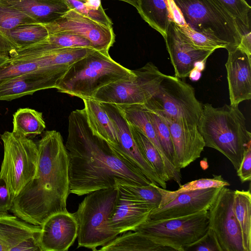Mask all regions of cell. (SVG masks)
I'll return each instance as SVG.
<instances>
[{
  "instance_id": "17",
  "label": "cell",
  "mask_w": 251,
  "mask_h": 251,
  "mask_svg": "<svg viewBox=\"0 0 251 251\" xmlns=\"http://www.w3.org/2000/svg\"><path fill=\"white\" fill-rule=\"evenodd\" d=\"M41 226L7 213H0V251H40Z\"/></svg>"
},
{
  "instance_id": "27",
  "label": "cell",
  "mask_w": 251,
  "mask_h": 251,
  "mask_svg": "<svg viewBox=\"0 0 251 251\" xmlns=\"http://www.w3.org/2000/svg\"><path fill=\"white\" fill-rule=\"evenodd\" d=\"M100 251H158L173 250L155 242L149 235L139 231H128L98 250Z\"/></svg>"
},
{
  "instance_id": "8",
  "label": "cell",
  "mask_w": 251,
  "mask_h": 251,
  "mask_svg": "<svg viewBox=\"0 0 251 251\" xmlns=\"http://www.w3.org/2000/svg\"><path fill=\"white\" fill-rule=\"evenodd\" d=\"M142 105L159 116L196 125L202 110V104L196 98L191 85L165 74L157 92Z\"/></svg>"
},
{
  "instance_id": "6",
  "label": "cell",
  "mask_w": 251,
  "mask_h": 251,
  "mask_svg": "<svg viewBox=\"0 0 251 251\" xmlns=\"http://www.w3.org/2000/svg\"><path fill=\"white\" fill-rule=\"evenodd\" d=\"M119 196L115 188L100 189L87 194L74 213L78 226V248L93 251L119 235L109 227L108 219Z\"/></svg>"
},
{
  "instance_id": "24",
  "label": "cell",
  "mask_w": 251,
  "mask_h": 251,
  "mask_svg": "<svg viewBox=\"0 0 251 251\" xmlns=\"http://www.w3.org/2000/svg\"><path fill=\"white\" fill-rule=\"evenodd\" d=\"M0 2L26 13L38 23L43 24L54 21L70 9L65 0H0Z\"/></svg>"
},
{
  "instance_id": "42",
  "label": "cell",
  "mask_w": 251,
  "mask_h": 251,
  "mask_svg": "<svg viewBox=\"0 0 251 251\" xmlns=\"http://www.w3.org/2000/svg\"><path fill=\"white\" fill-rule=\"evenodd\" d=\"M17 49V46L12 40L0 34V53L10 56Z\"/></svg>"
},
{
  "instance_id": "29",
  "label": "cell",
  "mask_w": 251,
  "mask_h": 251,
  "mask_svg": "<svg viewBox=\"0 0 251 251\" xmlns=\"http://www.w3.org/2000/svg\"><path fill=\"white\" fill-rule=\"evenodd\" d=\"M13 126L14 133L28 138L41 134L46 128L42 113L28 108H20L13 114Z\"/></svg>"
},
{
  "instance_id": "34",
  "label": "cell",
  "mask_w": 251,
  "mask_h": 251,
  "mask_svg": "<svg viewBox=\"0 0 251 251\" xmlns=\"http://www.w3.org/2000/svg\"><path fill=\"white\" fill-rule=\"evenodd\" d=\"M70 9L105 26L112 27V22L105 13L100 0H65Z\"/></svg>"
},
{
  "instance_id": "15",
  "label": "cell",
  "mask_w": 251,
  "mask_h": 251,
  "mask_svg": "<svg viewBox=\"0 0 251 251\" xmlns=\"http://www.w3.org/2000/svg\"><path fill=\"white\" fill-rule=\"evenodd\" d=\"M159 116L169 128L174 151L173 164L176 170L180 172L181 169L201 157L205 147L204 141L197 125Z\"/></svg>"
},
{
  "instance_id": "44",
  "label": "cell",
  "mask_w": 251,
  "mask_h": 251,
  "mask_svg": "<svg viewBox=\"0 0 251 251\" xmlns=\"http://www.w3.org/2000/svg\"><path fill=\"white\" fill-rule=\"evenodd\" d=\"M201 76V72L196 69H193L190 73L188 77L193 81L198 80Z\"/></svg>"
},
{
  "instance_id": "25",
  "label": "cell",
  "mask_w": 251,
  "mask_h": 251,
  "mask_svg": "<svg viewBox=\"0 0 251 251\" xmlns=\"http://www.w3.org/2000/svg\"><path fill=\"white\" fill-rule=\"evenodd\" d=\"M82 100L87 122L93 133L107 142L111 147L117 146L118 140L115 126L101 103L92 99Z\"/></svg>"
},
{
  "instance_id": "31",
  "label": "cell",
  "mask_w": 251,
  "mask_h": 251,
  "mask_svg": "<svg viewBox=\"0 0 251 251\" xmlns=\"http://www.w3.org/2000/svg\"><path fill=\"white\" fill-rule=\"evenodd\" d=\"M130 126L137 146L157 175L165 182L170 180L164 162L157 150L144 134L135 127L131 126Z\"/></svg>"
},
{
  "instance_id": "26",
  "label": "cell",
  "mask_w": 251,
  "mask_h": 251,
  "mask_svg": "<svg viewBox=\"0 0 251 251\" xmlns=\"http://www.w3.org/2000/svg\"><path fill=\"white\" fill-rule=\"evenodd\" d=\"M173 0H137V10L142 18L163 38L171 21Z\"/></svg>"
},
{
  "instance_id": "20",
  "label": "cell",
  "mask_w": 251,
  "mask_h": 251,
  "mask_svg": "<svg viewBox=\"0 0 251 251\" xmlns=\"http://www.w3.org/2000/svg\"><path fill=\"white\" fill-rule=\"evenodd\" d=\"M226 63L231 105L251 99V56L238 48H230Z\"/></svg>"
},
{
  "instance_id": "1",
  "label": "cell",
  "mask_w": 251,
  "mask_h": 251,
  "mask_svg": "<svg viewBox=\"0 0 251 251\" xmlns=\"http://www.w3.org/2000/svg\"><path fill=\"white\" fill-rule=\"evenodd\" d=\"M68 120L65 147L69 157L70 193L81 196L114 188L116 178L140 185L151 182L107 142L93 133L84 109L71 112Z\"/></svg>"
},
{
  "instance_id": "43",
  "label": "cell",
  "mask_w": 251,
  "mask_h": 251,
  "mask_svg": "<svg viewBox=\"0 0 251 251\" xmlns=\"http://www.w3.org/2000/svg\"><path fill=\"white\" fill-rule=\"evenodd\" d=\"M251 32L242 35L240 44L237 47L251 56Z\"/></svg>"
},
{
  "instance_id": "5",
  "label": "cell",
  "mask_w": 251,
  "mask_h": 251,
  "mask_svg": "<svg viewBox=\"0 0 251 251\" xmlns=\"http://www.w3.org/2000/svg\"><path fill=\"white\" fill-rule=\"evenodd\" d=\"M184 23L222 45L237 48L242 33L235 20L215 0H173Z\"/></svg>"
},
{
  "instance_id": "41",
  "label": "cell",
  "mask_w": 251,
  "mask_h": 251,
  "mask_svg": "<svg viewBox=\"0 0 251 251\" xmlns=\"http://www.w3.org/2000/svg\"><path fill=\"white\" fill-rule=\"evenodd\" d=\"M13 205L5 182L0 178V213H7Z\"/></svg>"
},
{
  "instance_id": "28",
  "label": "cell",
  "mask_w": 251,
  "mask_h": 251,
  "mask_svg": "<svg viewBox=\"0 0 251 251\" xmlns=\"http://www.w3.org/2000/svg\"><path fill=\"white\" fill-rule=\"evenodd\" d=\"M233 210L240 226L244 251H251V194L234 191Z\"/></svg>"
},
{
  "instance_id": "7",
  "label": "cell",
  "mask_w": 251,
  "mask_h": 251,
  "mask_svg": "<svg viewBox=\"0 0 251 251\" xmlns=\"http://www.w3.org/2000/svg\"><path fill=\"white\" fill-rule=\"evenodd\" d=\"M4 148L0 178L13 199L37 175L39 153L36 143L29 138L6 131L0 135Z\"/></svg>"
},
{
  "instance_id": "40",
  "label": "cell",
  "mask_w": 251,
  "mask_h": 251,
  "mask_svg": "<svg viewBox=\"0 0 251 251\" xmlns=\"http://www.w3.org/2000/svg\"><path fill=\"white\" fill-rule=\"evenodd\" d=\"M237 176L241 182L250 181L251 180V145L246 150L238 169Z\"/></svg>"
},
{
  "instance_id": "18",
  "label": "cell",
  "mask_w": 251,
  "mask_h": 251,
  "mask_svg": "<svg viewBox=\"0 0 251 251\" xmlns=\"http://www.w3.org/2000/svg\"><path fill=\"white\" fill-rule=\"evenodd\" d=\"M40 251H67L77 237L78 226L74 213H55L41 225Z\"/></svg>"
},
{
  "instance_id": "38",
  "label": "cell",
  "mask_w": 251,
  "mask_h": 251,
  "mask_svg": "<svg viewBox=\"0 0 251 251\" xmlns=\"http://www.w3.org/2000/svg\"><path fill=\"white\" fill-rule=\"evenodd\" d=\"M176 25L183 38L192 46L197 49L214 51L219 48H225L221 44L194 30L185 23L182 25Z\"/></svg>"
},
{
  "instance_id": "45",
  "label": "cell",
  "mask_w": 251,
  "mask_h": 251,
  "mask_svg": "<svg viewBox=\"0 0 251 251\" xmlns=\"http://www.w3.org/2000/svg\"><path fill=\"white\" fill-rule=\"evenodd\" d=\"M126 2L137 9L138 7L137 0H118Z\"/></svg>"
},
{
  "instance_id": "23",
  "label": "cell",
  "mask_w": 251,
  "mask_h": 251,
  "mask_svg": "<svg viewBox=\"0 0 251 251\" xmlns=\"http://www.w3.org/2000/svg\"><path fill=\"white\" fill-rule=\"evenodd\" d=\"M118 105L123 112L128 124L144 134L154 146L162 158L170 179L173 180L180 186L181 184L180 172L178 171L167 158L157 139L153 126L142 105Z\"/></svg>"
},
{
  "instance_id": "46",
  "label": "cell",
  "mask_w": 251,
  "mask_h": 251,
  "mask_svg": "<svg viewBox=\"0 0 251 251\" xmlns=\"http://www.w3.org/2000/svg\"></svg>"
},
{
  "instance_id": "39",
  "label": "cell",
  "mask_w": 251,
  "mask_h": 251,
  "mask_svg": "<svg viewBox=\"0 0 251 251\" xmlns=\"http://www.w3.org/2000/svg\"><path fill=\"white\" fill-rule=\"evenodd\" d=\"M222 251L214 232L208 228L206 233L198 241L188 247L186 251Z\"/></svg>"
},
{
  "instance_id": "37",
  "label": "cell",
  "mask_w": 251,
  "mask_h": 251,
  "mask_svg": "<svg viewBox=\"0 0 251 251\" xmlns=\"http://www.w3.org/2000/svg\"><path fill=\"white\" fill-rule=\"evenodd\" d=\"M145 110L153 126L157 139L162 150L167 158L174 165V148L170 130L167 125L163 119L155 112L146 109Z\"/></svg>"
},
{
  "instance_id": "36",
  "label": "cell",
  "mask_w": 251,
  "mask_h": 251,
  "mask_svg": "<svg viewBox=\"0 0 251 251\" xmlns=\"http://www.w3.org/2000/svg\"><path fill=\"white\" fill-rule=\"evenodd\" d=\"M33 23H38L29 15L0 2V34L6 37L10 30L21 25Z\"/></svg>"
},
{
  "instance_id": "14",
  "label": "cell",
  "mask_w": 251,
  "mask_h": 251,
  "mask_svg": "<svg viewBox=\"0 0 251 251\" xmlns=\"http://www.w3.org/2000/svg\"><path fill=\"white\" fill-rule=\"evenodd\" d=\"M100 103L117 131L118 145L112 147L113 149L138 169L151 182L166 189V182L158 176L137 146L122 109L116 104Z\"/></svg>"
},
{
  "instance_id": "3",
  "label": "cell",
  "mask_w": 251,
  "mask_h": 251,
  "mask_svg": "<svg viewBox=\"0 0 251 251\" xmlns=\"http://www.w3.org/2000/svg\"><path fill=\"white\" fill-rule=\"evenodd\" d=\"M197 126L205 147L222 153L237 171L251 145V133L238 106L225 104L215 108L209 103L202 104Z\"/></svg>"
},
{
  "instance_id": "12",
  "label": "cell",
  "mask_w": 251,
  "mask_h": 251,
  "mask_svg": "<svg viewBox=\"0 0 251 251\" xmlns=\"http://www.w3.org/2000/svg\"><path fill=\"white\" fill-rule=\"evenodd\" d=\"M223 186L207 210L209 228L222 251H244L241 230L233 210L234 191Z\"/></svg>"
},
{
  "instance_id": "19",
  "label": "cell",
  "mask_w": 251,
  "mask_h": 251,
  "mask_svg": "<svg viewBox=\"0 0 251 251\" xmlns=\"http://www.w3.org/2000/svg\"><path fill=\"white\" fill-rule=\"evenodd\" d=\"M164 39L175 76L179 78L188 77L197 62L206 60L214 52L192 46L182 36L174 21L170 22Z\"/></svg>"
},
{
  "instance_id": "13",
  "label": "cell",
  "mask_w": 251,
  "mask_h": 251,
  "mask_svg": "<svg viewBox=\"0 0 251 251\" xmlns=\"http://www.w3.org/2000/svg\"><path fill=\"white\" fill-rule=\"evenodd\" d=\"M41 24L49 34L69 33L85 38L96 50L109 51L115 42L113 27L97 23L73 9L54 21Z\"/></svg>"
},
{
  "instance_id": "2",
  "label": "cell",
  "mask_w": 251,
  "mask_h": 251,
  "mask_svg": "<svg viewBox=\"0 0 251 251\" xmlns=\"http://www.w3.org/2000/svg\"><path fill=\"white\" fill-rule=\"evenodd\" d=\"M36 144L39 153L36 176L13 199L10 211L27 223L40 226L51 215L68 211L69 162L59 132L46 131Z\"/></svg>"
},
{
  "instance_id": "33",
  "label": "cell",
  "mask_w": 251,
  "mask_h": 251,
  "mask_svg": "<svg viewBox=\"0 0 251 251\" xmlns=\"http://www.w3.org/2000/svg\"><path fill=\"white\" fill-rule=\"evenodd\" d=\"M210 178H200L180 185L176 191H169L157 185V188L161 195V201L158 206L165 204L176 195L187 191L210 188H221L230 186L229 183L224 179L221 175H213Z\"/></svg>"
},
{
  "instance_id": "4",
  "label": "cell",
  "mask_w": 251,
  "mask_h": 251,
  "mask_svg": "<svg viewBox=\"0 0 251 251\" xmlns=\"http://www.w3.org/2000/svg\"><path fill=\"white\" fill-rule=\"evenodd\" d=\"M134 75L132 70L114 61L109 51L94 50L74 63L55 88L82 100L91 99L102 87Z\"/></svg>"
},
{
  "instance_id": "30",
  "label": "cell",
  "mask_w": 251,
  "mask_h": 251,
  "mask_svg": "<svg viewBox=\"0 0 251 251\" xmlns=\"http://www.w3.org/2000/svg\"><path fill=\"white\" fill-rule=\"evenodd\" d=\"M115 182V187L124 196L154 205L156 207L159 205L161 195L154 183L140 185L123 178H116Z\"/></svg>"
},
{
  "instance_id": "9",
  "label": "cell",
  "mask_w": 251,
  "mask_h": 251,
  "mask_svg": "<svg viewBox=\"0 0 251 251\" xmlns=\"http://www.w3.org/2000/svg\"><path fill=\"white\" fill-rule=\"evenodd\" d=\"M209 228L208 211L177 218L148 219L135 231L150 236L157 243L173 251L186 249L202 237Z\"/></svg>"
},
{
  "instance_id": "32",
  "label": "cell",
  "mask_w": 251,
  "mask_h": 251,
  "mask_svg": "<svg viewBox=\"0 0 251 251\" xmlns=\"http://www.w3.org/2000/svg\"><path fill=\"white\" fill-rule=\"evenodd\" d=\"M49 35L48 30L43 25L33 23L18 26L10 30L6 36L18 49L44 40Z\"/></svg>"
},
{
  "instance_id": "16",
  "label": "cell",
  "mask_w": 251,
  "mask_h": 251,
  "mask_svg": "<svg viewBox=\"0 0 251 251\" xmlns=\"http://www.w3.org/2000/svg\"><path fill=\"white\" fill-rule=\"evenodd\" d=\"M221 188H210L179 193L165 204L154 208L151 211L149 219H170L207 211Z\"/></svg>"
},
{
  "instance_id": "11",
  "label": "cell",
  "mask_w": 251,
  "mask_h": 251,
  "mask_svg": "<svg viewBox=\"0 0 251 251\" xmlns=\"http://www.w3.org/2000/svg\"><path fill=\"white\" fill-rule=\"evenodd\" d=\"M88 48H74L25 56L9 57L0 67V83L20 75L37 72H45L60 78L75 62L93 52Z\"/></svg>"
},
{
  "instance_id": "35",
  "label": "cell",
  "mask_w": 251,
  "mask_h": 251,
  "mask_svg": "<svg viewBox=\"0 0 251 251\" xmlns=\"http://www.w3.org/2000/svg\"><path fill=\"white\" fill-rule=\"evenodd\" d=\"M236 21L243 34L251 32V7L245 0H215Z\"/></svg>"
},
{
  "instance_id": "22",
  "label": "cell",
  "mask_w": 251,
  "mask_h": 251,
  "mask_svg": "<svg viewBox=\"0 0 251 251\" xmlns=\"http://www.w3.org/2000/svg\"><path fill=\"white\" fill-rule=\"evenodd\" d=\"M60 78L37 71L17 75L0 83V100L9 101L44 89L55 88Z\"/></svg>"
},
{
  "instance_id": "10",
  "label": "cell",
  "mask_w": 251,
  "mask_h": 251,
  "mask_svg": "<svg viewBox=\"0 0 251 251\" xmlns=\"http://www.w3.org/2000/svg\"><path fill=\"white\" fill-rule=\"evenodd\" d=\"M134 76L111 83L99 89L91 98L116 105L146 103L158 91L165 74L152 62L132 70Z\"/></svg>"
},
{
  "instance_id": "21",
  "label": "cell",
  "mask_w": 251,
  "mask_h": 251,
  "mask_svg": "<svg viewBox=\"0 0 251 251\" xmlns=\"http://www.w3.org/2000/svg\"><path fill=\"white\" fill-rule=\"evenodd\" d=\"M154 205L126 197L119 192L114 207L108 219L110 228L117 234L135 231L149 218Z\"/></svg>"
}]
</instances>
